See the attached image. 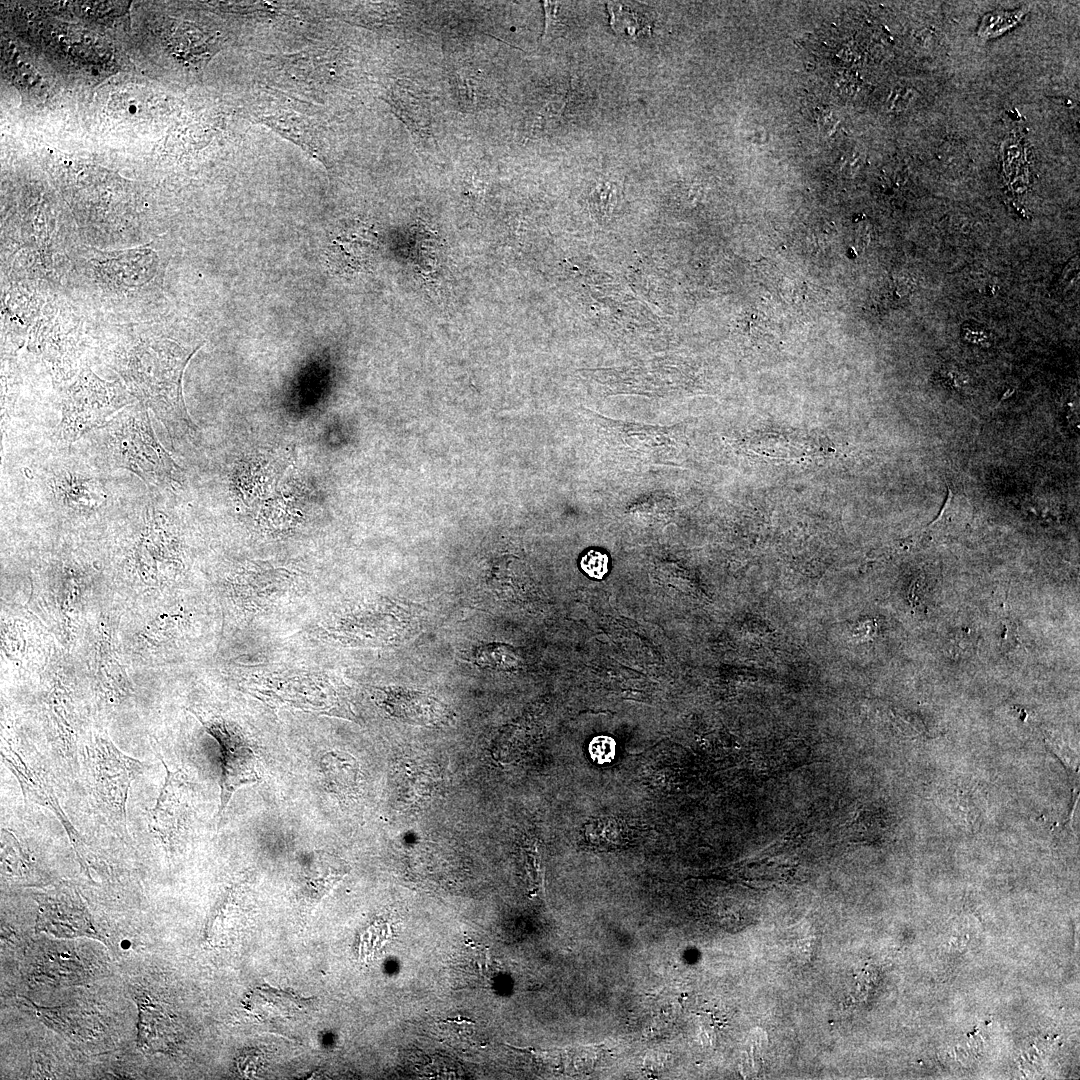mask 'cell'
<instances>
[{"label":"cell","instance_id":"6da1fadb","mask_svg":"<svg viewBox=\"0 0 1080 1080\" xmlns=\"http://www.w3.org/2000/svg\"><path fill=\"white\" fill-rule=\"evenodd\" d=\"M198 349L169 339L147 340L128 351L118 368L128 391L155 414L171 437L197 430L184 402L182 381Z\"/></svg>","mask_w":1080,"mask_h":1080},{"label":"cell","instance_id":"7a4b0ae2","mask_svg":"<svg viewBox=\"0 0 1080 1080\" xmlns=\"http://www.w3.org/2000/svg\"><path fill=\"white\" fill-rule=\"evenodd\" d=\"M108 462L113 468L128 470L147 485L175 490L182 483V471L158 441L147 408L135 402L103 427Z\"/></svg>","mask_w":1080,"mask_h":1080},{"label":"cell","instance_id":"3957f363","mask_svg":"<svg viewBox=\"0 0 1080 1080\" xmlns=\"http://www.w3.org/2000/svg\"><path fill=\"white\" fill-rule=\"evenodd\" d=\"M133 403L135 398L120 381L101 379L88 367L82 368L63 395L55 436L65 443L75 442L106 426Z\"/></svg>","mask_w":1080,"mask_h":1080},{"label":"cell","instance_id":"277c9868","mask_svg":"<svg viewBox=\"0 0 1080 1080\" xmlns=\"http://www.w3.org/2000/svg\"><path fill=\"white\" fill-rule=\"evenodd\" d=\"M87 763L93 797L115 830L127 835L126 804L132 782L147 765L120 751L113 742L96 736L88 748Z\"/></svg>","mask_w":1080,"mask_h":1080},{"label":"cell","instance_id":"5b68a950","mask_svg":"<svg viewBox=\"0 0 1080 1080\" xmlns=\"http://www.w3.org/2000/svg\"><path fill=\"white\" fill-rule=\"evenodd\" d=\"M208 734L218 743L221 756L220 802L221 819L234 793L243 786L260 780V761L240 727L223 717L201 718L196 715Z\"/></svg>","mask_w":1080,"mask_h":1080},{"label":"cell","instance_id":"8992f818","mask_svg":"<svg viewBox=\"0 0 1080 1080\" xmlns=\"http://www.w3.org/2000/svg\"><path fill=\"white\" fill-rule=\"evenodd\" d=\"M159 757L166 769V777L157 801L149 811V826L163 844L172 847L190 824L194 791L183 772L171 771Z\"/></svg>","mask_w":1080,"mask_h":1080},{"label":"cell","instance_id":"52a82bcc","mask_svg":"<svg viewBox=\"0 0 1080 1080\" xmlns=\"http://www.w3.org/2000/svg\"><path fill=\"white\" fill-rule=\"evenodd\" d=\"M37 925L58 936L72 937L94 933L84 905L71 890H54L37 895Z\"/></svg>","mask_w":1080,"mask_h":1080},{"label":"cell","instance_id":"ba28073f","mask_svg":"<svg viewBox=\"0 0 1080 1080\" xmlns=\"http://www.w3.org/2000/svg\"><path fill=\"white\" fill-rule=\"evenodd\" d=\"M1 757L3 763L17 778L23 796L35 804L48 808L55 814L67 832L72 846L77 850L78 855H80L79 851L82 846L80 835L62 810L53 788L47 779L31 766L27 765L21 756L13 750L2 751Z\"/></svg>","mask_w":1080,"mask_h":1080},{"label":"cell","instance_id":"9c48e42d","mask_svg":"<svg viewBox=\"0 0 1080 1080\" xmlns=\"http://www.w3.org/2000/svg\"><path fill=\"white\" fill-rule=\"evenodd\" d=\"M320 769L326 788L339 799L352 797L358 788L359 765L356 759L340 751L325 753Z\"/></svg>","mask_w":1080,"mask_h":1080},{"label":"cell","instance_id":"30bf717a","mask_svg":"<svg viewBox=\"0 0 1080 1080\" xmlns=\"http://www.w3.org/2000/svg\"><path fill=\"white\" fill-rule=\"evenodd\" d=\"M156 261V256L151 250H131L124 254H118L115 257L104 258L98 260L96 267H99L102 275H107L110 280L125 286H139L146 283L149 280V276H153L155 273L139 270L138 266H143Z\"/></svg>","mask_w":1080,"mask_h":1080},{"label":"cell","instance_id":"8fae6325","mask_svg":"<svg viewBox=\"0 0 1080 1080\" xmlns=\"http://www.w3.org/2000/svg\"><path fill=\"white\" fill-rule=\"evenodd\" d=\"M53 489L62 502L75 509H94L105 499L99 481L69 472L53 479Z\"/></svg>","mask_w":1080,"mask_h":1080},{"label":"cell","instance_id":"7c38bea8","mask_svg":"<svg viewBox=\"0 0 1080 1080\" xmlns=\"http://www.w3.org/2000/svg\"><path fill=\"white\" fill-rule=\"evenodd\" d=\"M344 873V866L335 857L326 852H313L302 872L301 888L311 897H321Z\"/></svg>","mask_w":1080,"mask_h":1080},{"label":"cell","instance_id":"4fadbf2b","mask_svg":"<svg viewBox=\"0 0 1080 1080\" xmlns=\"http://www.w3.org/2000/svg\"><path fill=\"white\" fill-rule=\"evenodd\" d=\"M173 1025L157 1004L141 1003L139 1009V1043L149 1051H164L172 1042Z\"/></svg>","mask_w":1080,"mask_h":1080},{"label":"cell","instance_id":"5bb4252c","mask_svg":"<svg viewBox=\"0 0 1080 1080\" xmlns=\"http://www.w3.org/2000/svg\"><path fill=\"white\" fill-rule=\"evenodd\" d=\"M393 707L396 715L420 724H435L446 718V708L431 697L418 692L399 694Z\"/></svg>","mask_w":1080,"mask_h":1080},{"label":"cell","instance_id":"9a60e30c","mask_svg":"<svg viewBox=\"0 0 1080 1080\" xmlns=\"http://www.w3.org/2000/svg\"><path fill=\"white\" fill-rule=\"evenodd\" d=\"M607 9L611 16L610 25L616 33L625 34L630 37L649 34L650 26L646 19L633 13L627 7L610 3L609 5L607 4Z\"/></svg>","mask_w":1080,"mask_h":1080},{"label":"cell","instance_id":"2e32d148","mask_svg":"<svg viewBox=\"0 0 1080 1080\" xmlns=\"http://www.w3.org/2000/svg\"><path fill=\"white\" fill-rule=\"evenodd\" d=\"M475 659L478 665L495 670H505L514 665V654L511 648L496 642L479 647Z\"/></svg>","mask_w":1080,"mask_h":1080},{"label":"cell","instance_id":"e0dca14e","mask_svg":"<svg viewBox=\"0 0 1080 1080\" xmlns=\"http://www.w3.org/2000/svg\"><path fill=\"white\" fill-rule=\"evenodd\" d=\"M608 563L605 553L590 550L581 558L580 566L588 576L600 580L608 573Z\"/></svg>","mask_w":1080,"mask_h":1080},{"label":"cell","instance_id":"ac0fdd59","mask_svg":"<svg viewBox=\"0 0 1080 1080\" xmlns=\"http://www.w3.org/2000/svg\"><path fill=\"white\" fill-rule=\"evenodd\" d=\"M589 753L597 763H609L615 756V741L608 736H597L589 744Z\"/></svg>","mask_w":1080,"mask_h":1080},{"label":"cell","instance_id":"d6986e66","mask_svg":"<svg viewBox=\"0 0 1080 1080\" xmlns=\"http://www.w3.org/2000/svg\"><path fill=\"white\" fill-rule=\"evenodd\" d=\"M945 377L953 387L958 389L963 388L967 384L964 374L956 369L947 370Z\"/></svg>","mask_w":1080,"mask_h":1080}]
</instances>
